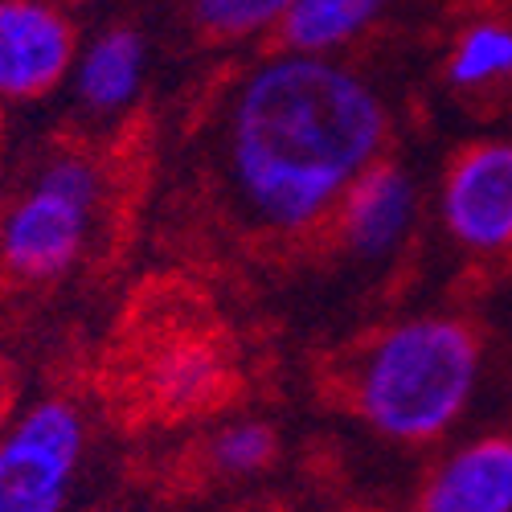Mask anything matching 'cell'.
Wrapping results in <instances>:
<instances>
[{"instance_id": "9c48e42d", "label": "cell", "mask_w": 512, "mask_h": 512, "mask_svg": "<svg viewBox=\"0 0 512 512\" xmlns=\"http://www.w3.org/2000/svg\"><path fill=\"white\" fill-rule=\"evenodd\" d=\"M443 82L455 95L492 99L512 91V9L488 5L467 13L443 54Z\"/></svg>"}, {"instance_id": "8992f818", "label": "cell", "mask_w": 512, "mask_h": 512, "mask_svg": "<svg viewBox=\"0 0 512 512\" xmlns=\"http://www.w3.org/2000/svg\"><path fill=\"white\" fill-rule=\"evenodd\" d=\"M74 66V29L50 0H0V95L37 99Z\"/></svg>"}, {"instance_id": "277c9868", "label": "cell", "mask_w": 512, "mask_h": 512, "mask_svg": "<svg viewBox=\"0 0 512 512\" xmlns=\"http://www.w3.org/2000/svg\"><path fill=\"white\" fill-rule=\"evenodd\" d=\"M87 447L74 402L29 406L0 439V512H62Z\"/></svg>"}, {"instance_id": "30bf717a", "label": "cell", "mask_w": 512, "mask_h": 512, "mask_svg": "<svg viewBox=\"0 0 512 512\" xmlns=\"http://www.w3.org/2000/svg\"><path fill=\"white\" fill-rule=\"evenodd\" d=\"M144 66H148L144 37L127 25H115V29L99 33L91 46L78 54V62H74L78 99L91 111H119L140 95Z\"/></svg>"}, {"instance_id": "ba28073f", "label": "cell", "mask_w": 512, "mask_h": 512, "mask_svg": "<svg viewBox=\"0 0 512 512\" xmlns=\"http://www.w3.org/2000/svg\"><path fill=\"white\" fill-rule=\"evenodd\" d=\"M418 512H512V435H480L447 451L418 492Z\"/></svg>"}, {"instance_id": "7a4b0ae2", "label": "cell", "mask_w": 512, "mask_h": 512, "mask_svg": "<svg viewBox=\"0 0 512 512\" xmlns=\"http://www.w3.org/2000/svg\"><path fill=\"white\" fill-rule=\"evenodd\" d=\"M484 373V336L472 320L431 312L381 332L365 349L353 398L381 439L422 447L467 414Z\"/></svg>"}, {"instance_id": "5b68a950", "label": "cell", "mask_w": 512, "mask_h": 512, "mask_svg": "<svg viewBox=\"0 0 512 512\" xmlns=\"http://www.w3.org/2000/svg\"><path fill=\"white\" fill-rule=\"evenodd\" d=\"M439 222L476 259H512V136L472 140L447 160Z\"/></svg>"}, {"instance_id": "8fae6325", "label": "cell", "mask_w": 512, "mask_h": 512, "mask_svg": "<svg viewBox=\"0 0 512 512\" xmlns=\"http://www.w3.org/2000/svg\"><path fill=\"white\" fill-rule=\"evenodd\" d=\"M226 386V365L205 340H173L148 365V390L164 410H201Z\"/></svg>"}, {"instance_id": "4fadbf2b", "label": "cell", "mask_w": 512, "mask_h": 512, "mask_svg": "<svg viewBox=\"0 0 512 512\" xmlns=\"http://www.w3.org/2000/svg\"><path fill=\"white\" fill-rule=\"evenodd\" d=\"M295 0H193V17L209 37L238 41L279 29Z\"/></svg>"}, {"instance_id": "7c38bea8", "label": "cell", "mask_w": 512, "mask_h": 512, "mask_svg": "<svg viewBox=\"0 0 512 512\" xmlns=\"http://www.w3.org/2000/svg\"><path fill=\"white\" fill-rule=\"evenodd\" d=\"M386 9V0H295L279 25L287 50L336 54L357 41Z\"/></svg>"}, {"instance_id": "5bb4252c", "label": "cell", "mask_w": 512, "mask_h": 512, "mask_svg": "<svg viewBox=\"0 0 512 512\" xmlns=\"http://www.w3.org/2000/svg\"><path fill=\"white\" fill-rule=\"evenodd\" d=\"M271 459H275V431L267 422L242 418V422L222 426L218 439H213V463L230 476H254Z\"/></svg>"}, {"instance_id": "52a82bcc", "label": "cell", "mask_w": 512, "mask_h": 512, "mask_svg": "<svg viewBox=\"0 0 512 512\" xmlns=\"http://www.w3.org/2000/svg\"><path fill=\"white\" fill-rule=\"evenodd\" d=\"M340 238L365 263H381L406 242L418 218V185L394 160H373L336 205Z\"/></svg>"}, {"instance_id": "6da1fadb", "label": "cell", "mask_w": 512, "mask_h": 512, "mask_svg": "<svg viewBox=\"0 0 512 512\" xmlns=\"http://www.w3.org/2000/svg\"><path fill=\"white\" fill-rule=\"evenodd\" d=\"M390 140L369 82L332 54L287 50L254 66L230 107V177L271 230H308Z\"/></svg>"}, {"instance_id": "3957f363", "label": "cell", "mask_w": 512, "mask_h": 512, "mask_svg": "<svg viewBox=\"0 0 512 512\" xmlns=\"http://www.w3.org/2000/svg\"><path fill=\"white\" fill-rule=\"evenodd\" d=\"M99 201V173L82 156H58L0 222V263L21 279H58L82 254Z\"/></svg>"}]
</instances>
